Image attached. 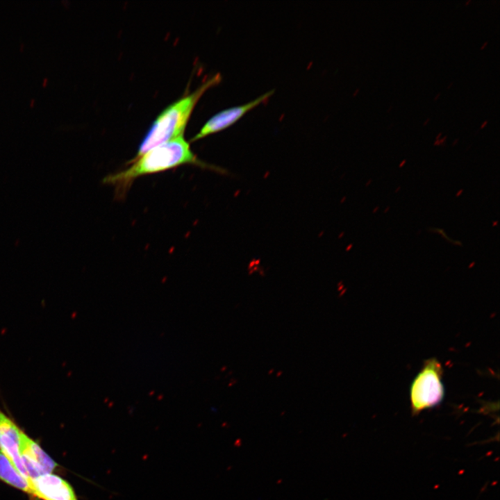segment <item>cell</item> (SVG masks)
Wrapping results in <instances>:
<instances>
[{
  "label": "cell",
  "instance_id": "obj_4",
  "mask_svg": "<svg viewBox=\"0 0 500 500\" xmlns=\"http://www.w3.org/2000/svg\"><path fill=\"white\" fill-rule=\"evenodd\" d=\"M274 92V90H270L248 103L231 107L216 113L204 124L199 132L192 138L191 141L194 142L200 140L227 128L241 119L249 110L265 101Z\"/></svg>",
  "mask_w": 500,
  "mask_h": 500
},
{
  "label": "cell",
  "instance_id": "obj_13",
  "mask_svg": "<svg viewBox=\"0 0 500 500\" xmlns=\"http://www.w3.org/2000/svg\"><path fill=\"white\" fill-rule=\"evenodd\" d=\"M453 83V82H451V83L449 84V85L447 86V89H449V88L452 86Z\"/></svg>",
  "mask_w": 500,
  "mask_h": 500
},
{
  "label": "cell",
  "instance_id": "obj_6",
  "mask_svg": "<svg viewBox=\"0 0 500 500\" xmlns=\"http://www.w3.org/2000/svg\"><path fill=\"white\" fill-rule=\"evenodd\" d=\"M33 496L42 500H78L72 486L56 474L48 473L30 479Z\"/></svg>",
  "mask_w": 500,
  "mask_h": 500
},
{
  "label": "cell",
  "instance_id": "obj_12",
  "mask_svg": "<svg viewBox=\"0 0 500 500\" xmlns=\"http://www.w3.org/2000/svg\"><path fill=\"white\" fill-rule=\"evenodd\" d=\"M440 94H441L440 92L438 93V94H436V96L434 97L433 100H434V101H436V100L440 97Z\"/></svg>",
  "mask_w": 500,
  "mask_h": 500
},
{
  "label": "cell",
  "instance_id": "obj_7",
  "mask_svg": "<svg viewBox=\"0 0 500 500\" xmlns=\"http://www.w3.org/2000/svg\"><path fill=\"white\" fill-rule=\"evenodd\" d=\"M24 431L0 409V451L27 479L19 450Z\"/></svg>",
  "mask_w": 500,
  "mask_h": 500
},
{
  "label": "cell",
  "instance_id": "obj_1",
  "mask_svg": "<svg viewBox=\"0 0 500 500\" xmlns=\"http://www.w3.org/2000/svg\"><path fill=\"white\" fill-rule=\"evenodd\" d=\"M128 167L106 176L103 183L112 185L117 199L124 198L136 178L142 176L162 172L178 166L192 164L222 174H227L223 168L206 163L192 151L183 135L158 145L140 157L133 159Z\"/></svg>",
  "mask_w": 500,
  "mask_h": 500
},
{
  "label": "cell",
  "instance_id": "obj_2",
  "mask_svg": "<svg viewBox=\"0 0 500 500\" xmlns=\"http://www.w3.org/2000/svg\"><path fill=\"white\" fill-rule=\"evenodd\" d=\"M221 79L219 74H215L194 92L183 97L162 110L140 143L133 159L158 145L183 135L190 116L200 97L208 88L218 84Z\"/></svg>",
  "mask_w": 500,
  "mask_h": 500
},
{
  "label": "cell",
  "instance_id": "obj_17",
  "mask_svg": "<svg viewBox=\"0 0 500 500\" xmlns=\"http://www.w3.org/2000/svg\"><path fill=\"white\" fill-rule=\"evenodd\" d=\"M458 139H456V140L453 142V144H454L455 143H456V142H458Z\"/></svg>",
  "mask_w": 500,
  "mask_h": 500
},
{
  "label": "cell",
  "instance_id": "obj_14",
  "mask_svg": "<svg viewBox=\"0 0 500 500\" xmlns=\"http://www.w3.org/2000/svg\"><path fill=\"white\" fill-rule=\"evenodd\" d=\"M442 133H439L438 135L436 136V139L438 140V138L441 136Z\"/></svg>",
  "mask_w": 500,
  "mask_h": 500
},
{
  "label": "cell",
  "instance_id": "obj_9",
  "mask_svg": "<svg viewBox=\"0 0 500 500\" xmlns=\"http://www.w3.org/2000/svg\"><path fill=\"white\" fill-rule=\"evenodd\" d=\"M488 41L485 42L482 44V46H481V50H483V49H485V47L488 45Z\"/></svg>",
  "mask_w": 500,
  "mask_h": 500
},
{
  "label": "cell",
  "instance_id": "obj_3",
  "mask_svg": "<svg viewBox=\"0 0 500 500\" xmlns=\"http://www.w3.org/2000/svg\"><path fill=\"white\" fill-rule=\"evenodd\" d=\"M442 374V367L436 358H432L424 362L410 387L412 415L436 406L442 401L444 394Z\"/></svg>",
  "mask_w": 500,
  "mask_h": 500
},
{
  "label": "cell",
  "instance_id": "obj_5",
  "mask_svg": "<svg viewBox=\"0 0 500 500\" xmlns=\"http://www.w3.org/2000/svg\"><path fill=\"white\" fill-rule=\"evenodd\" d=\"M19 453L28 480L52 473L57 467L56 462L24 432L22 435Z\"/></svg>",
  "mask_w": 500,
  "mask_h": 500
},
{
  "label": "cell",
  "instance_id": "obj_15",
  "mask_svg": "<svg viewBox=\"0 0 500 500\" xmlns=\"http://www.w3.org/2000/svg\"><path fill=\"white\" fill-rule=\"evenodd\" d=\"M471 1H472L471 0H469V1H466V2H465V5L469 4Z\"/></svg>",
  "mask_w": 500,
  "mask_h": 500
},
{
  "label": "cell",
  "instance_id": "obj_10",
  "mask_svg": "<svg viewBox=\"0 0 500 500\" xmlns=\"http://www.w3.org/2000/svg\"><path fill=\"white\" fill-rule=\"evenodd\" d=\"M488 124V121H485L481 126V128H483Z\"/></svg>",
  "mask_w": 500,
  "mask_h": 500
},
{
  "label": "cell",
  "instance_id": "obj_11",
  "mask_svg": "<svg viewBox=\"0 0 500 500\" xmlns=\"http://www.w3.org/2000/svg\"><path fill=\"white\" fill-rule=\"evenodd\" d=\"M429 120H430V117H428L423 123V125L426 126L428 123Z\"/></svg>",
  "mask_w": 500,
  "mask_h": 500
},
{
  "label": "cell",
  "instance_id": "obj_16",
  "mask_svg": "<svg viewBox=\"0 0 500 500\" xmlns=\"http://www.w3.org/2000/svg\"><path fill=\"white\" fill-rule=\"evenodd\" d=\"M47 81V78H45V79L44 80L43 85H46Z\"/></svg>",
  "mask_w": 500,
  "mask_h": 500
},
{
  "label": "cell",
  "instance_id": "obj_8",
  "mask_svg": "<svg viewBox=\"0 0 500 500\" xmlns=\"http://www.w3.org/2000/svg\"><path fill=\"white\" fill-rule=\"evenodd\" d=\"M0 480L33 496L29 481L15 467L1 451H0Z\"/></svg>",
  "mask_w": 500,
  "mask_h": 500
}]
</instances>
